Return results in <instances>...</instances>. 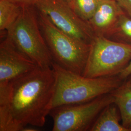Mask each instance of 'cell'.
<instances>
[{"label": "cell", "mask_w": 131, "mask_h": 131, "mask_svg": "<svg viewBox=\"0 0 131 131\" xmlns=\"http://www.w3.org/2000/svg\"><path fill=\"white\" fill-rule=\"evenodd\" d=\"M55 83L52 67H37L7 83L0 84V131L43 126L52 110Z\"/></svg>", "instance_id": "1"}, {"label": "cell", "mask_w": 131, "mask_h": 131, "mask_svg": "<svg viewBox=\"0 0 131 131\" xmlns=\"http://www.w3.org/2000/svg\"><path fill=\"white\" fill-rule=\"evenodd\" d=\"M114 101L111 93L86 103L54 108L50 113L53 119L52 131H89L99 114Z\"/></svg>", "instance_id": "6"}, {"label": "cell", "mask_w": 131, "mask_h": 131, "mask_svg": "<svg viewBox=\"0 0 131 131\" xmlns=\"http://www.w3.org/2000/svg\"><path fill=\"white\" fill-rule=\"evenodd\" d=\"M38 130L36 128H34L32 127H26L24 128L22 131H37Z\"/></svg>", "instance_id": "19"}, {"label": "cell", "mask_w": 131, "mask_h": 131, "mask_svg": "<svg viewBox=\"0 0 131 131\" xmlns=\"http://www.w3.org/2000/svg\"><path fill=\"white\" fill-rule=\"evenodd\" d=\"M124 84L131 88V75L124 81Z\"/></svg>", "instance_id": "18"}, {"label": "cell", "mask_w": 131, "mask_h": 131, "mask_svg": "<svg viewBox=\"0 0 131 131\" xmlns=\"http://www.w3.org/2000/svg\"><path fill=\"white\" fill-rule=\"evenodd\" d=\"M5 35L17 49L38 67H52L53 60L41 31L38 11L35 6L23 5L18 18Z\"/></svg>", "instance_id": "3"}, {"label": "cell", "mask_w": 131, "mask_h": 131, "mask_svg": "<svg viewBox=\"0 0 131 131\" xmlns=\"http://www.w3.org/2000/svg\"><path fill=\"white\" fill-rule=\"evenodd\" d=\"M21 5H33L38 3L39 0H12Z\"/></svg>", "instance_id": "17"}, {"label": "cell", "mask_w": 131, "mask_h": 131, "mask_svg": "<svg viewBox=\"0 0 131 131\" xmlns=\"http://www.w3.org/2000/svg\"><path fill=\"white\" fill-rule=\"evenodd\" d=\"M117 105L114 102L103 109L94 122L89 131H131L124 126Z\"/></svg>", "instance_id": "10"}, {"label": "cell", "mask_w": 131, "mask_h": 131, "mask_svg": "<svg viewBox=\"0 0 131 131\" xmlns=\"http://www.w3.org/2000/svg\"><path fill=\"white\" fill-rule=\"evenodd\" d=\"M123 13L116 0H102L88 22L95 36L107 37Z\"/></svg>", "instance_id": "9"}, {"label": "cell", "mask_w": 131, "mask_h": 131, "mask_svg": "<svg viewBox=\"0 0 131 131\" xmlns=\"http://www.w3.org/2000/svg\"><path fill=\"white\" fill-rule=\"evenodd\" d=\"M23 5L12 0H0V31L6 32L18 18Z\"/></svg>", "instance_id": "12"}, {"label": "cell", "mask_w": 131, "mask_h": 131, "mask_svg": "<svg viewBox=\"0 0 131 131\" xmlns=\"http://www.w3.org/2000/svg\"><path fill=\"white\" fill-rule=\"evenodd\" d=\"M56 83L52 110L61 105L86 103L111 93L123 83L118 75L89 78L63 68L53 62Z\"/></svg>", "instance_id": "2"}, {"label": "cell", "mask_w": 131, "mask_h": 131, "mask_svg": "<svg viewBox=\"0 0 131 131\" xmlns=\"http://www.w3.org/2000/svg\"><path fill=\"white\" fill-rule=\"evenodd\" d=\"M35 6L57 28L78 40L90 44L95 37L88 22L76 14L67 0H39Z\"/></svg>", "instance_id": "7"}, {"label": "cell", "mask_w": 131, "mask_h": 131, "mask_svg": "<svg viewBox=\"0 0 131 131\" xmlns=\"http://www.w3.org/2000/svg\"><path fill=\"white\" fill-rule=\"evenodd\" d=\"M38 13L40 28L53 62L67 70L83 75L90 44L64 32L46 15Z\"/></svg>", "instance_id": "4"}, {"label": "cell", "mask_w": 131, "mask_h": 131, "mask_svg": "<svg viewBox=\"0 0 131 131\" xmlns=\"http://www.w3.org/2000/svg\"><path fill=\"white\" fill-rule=\"evenodd\" d=\"M38 66L17 49L6 37L0 44V84H5L36 69Z\"/></svg>", "instance_id": "8"}, {"label": "cell", "mask_w": 131, "mask_h": 131, "mask_svg": "<svg viewBox=\"0 0 131 131\" xmlns=\"http://www.w3.org/2000/svg\"><path fill=\"white\" fill-rule=\"evenodd\" d=\"M68 1V2L69 3V4L70 5V6L72 8V6H73V0H67Z\"/></svg>", "instance_id": "20"}, {"label": "cell", "mask_w": 131, "mask_h": 131, "mask_svg": "<svg viewBox=\"0 0 131 131\" xmlns=\"http://www.w3.org/2000/svg\"><path fill=\"white\" fill-rule=\"evenodd\" d=\"M106 38L131 45V18L124 12L122 14L112 32Z\"/></svg>", "instance_id": "13"}, {"label": "cell", "mask_w": 131, "mask_h": 131, "mask_svg": "<svg viewBox=\"0 0 131 131\" xmlns=\"http://www.w3.org/2000/svg\"><path fill=\"white\" fill-rule=\"evenodd\" d=\"M114 103L117 105L122 124L131 131V88L123 83L111 93Z\"/></svg>", "instance_id": "11"}, {"label": "cell", "mask_w": 131, "mask_h": 131, "mask_svg": "<svg viewBox=\"0 0 131 131\" xmlns=\"http://www.w3.org/2000/svg\"><path fill=\"white\" fill-rule=\"evenodd\" d=\"M131 75V61L129 65L118 74V77L123 81H125Z\"/></svg>", "instance_id": "16"}, {"label": "cell", "mask_w": 131, "mask_h": 131, "mask_svg": "<svg viewBox=\"0 0 131 131\" xmlns=\"http://www.w3.org/2000/svg\"><path fill=\"white\" fill-rule=\"evenodd\" d=\"M102 0H73L72 8L80 18L88 21L93 16Z\"/></svg>", "instance_id": "14"}, {"label": "cell", "mask_w": 131, "mask_h": 131, "mask_svg": "<svg viewBox=\"0 0 131 131\" xmlns=\"http://www.w3.org/2000/svg\"><path fill=\"white\" fill-rule=\"evenodd\" d=\"M125 14L131 18V0H116Z\"/></svg>", "instance_id": "15"}, {"label": "cell", "mask_w": 131, "mask_h": 131, "mask_svg": "<svg viewBox=\"0 0 131 131\" xmlns=\"http://www.w3.org/2000/svg\"><path fill=\"white\" fill-rule=\"evenodd\" d=\"M131 61V45L95 36L83 75L89 78L118 75Z\"/></svg>", "instance_id": "5"}]
</instances>
